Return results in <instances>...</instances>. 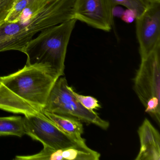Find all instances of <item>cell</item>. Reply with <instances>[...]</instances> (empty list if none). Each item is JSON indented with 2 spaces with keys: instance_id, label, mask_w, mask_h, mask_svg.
I'll list each match as a JSON object with an SVG mask.
<instances>
[{
  "instance_id": "obj_19",
  "label": "cell",
  "mask_w": 160,
  "mask_h": 160,
  "mask_svg": "<svg viewBox=\"0 0 160 160\" xmlns=\"http://www.w3.org/2000/svg\"><path fill=\"white\" fill-rule=\"evenodd\" d=\"M124 10L121 7H118V6H115L113 8L112 12L113 15L114 17L121 18L124 12Z\"/></svg>"
},
{
  "instance_id": "obj_14",
  "label": "cell",
  "mask_w": 160,
  "mask_h": 160,
  "mask_svg": "<svg viewBox=\"0 0 160 160\" xmlns=\"http://www.w3.org/2000/svg\"><path fill=\"white\" fill-rule=\"evenodd\" d=\"M112 8L122 5L135 12L137 18L141 15L146 10L149 3L146 0H109Z\"/></svg>"
},
{
  "instance_id": "obj_12",
  "label": "cell",
  "mask_w": 160,
  "mask_h": 160,
  "mask_svg": "<svg viewBox=\"0 0 160 160\" xmlns=\"http://www.w3.org/2000/svg\"><path fill=\"white\" fill-rule=\"evenodd\" d=\"M25 134L23 118L20 116L0 117V136H16L22 137Z\"/></svg>"
},
{
  "instance_id": "obj_3",
  "label": "cell",
  "mask_w": 160,
  "mask_h": 160,
  "mask_svg": "<svg viewBox=\"0 0 160 160\" xmlns=\"http://www.w3.org/2000/svg\"><path fill=\"white\" fill-rule=\"evenodd\" d=\"M134 90L145 112L160 125V46L141 59L134 79Z\"/></svg>"
},
{
  "instance_id": "obj_17",
  "label": "cell",
  "mask_w": 160,
  "mask_h": 160,
  "mask_svg": "<svg viewBox=\"0 0 160 160\" xmlns=\"http://www.w3.org/2000/svg\"><path fill=\"white\" fill-rule=\"evenodd\" d=\"M18 0H0V25L3 24Z\"/></svg>"
},
{
  "instance_id": "obj_1",
  "label": "cell",
  "mask_w": 160,
  "mask_h": 160,
  "mask_svg": "<svg viewBox=\"0 0 160 160\" xmlns=\"http://www.w3.org/2000/svg\"><path fill=\"white\" fill-rule=\"evenodd\" d=\"M77 20L71 18L48 28L28 43L26 65L41 68L55 79L64 74L67 47Z\"/></svg>"
},
{
  "instance_id": "obj_4",
  "label": "cell",
  "mask_w": 160,
  "mask_h": 160,
  "mask_svg": "<svg viewBox=\"0 0 160 160\" xmlns=\"http://www.w3.org/2000/svg\"><path fill=\"white\" fill-rule=\"evenodd\" d=\"M72 89L65 77L59 78L52 87L42 110L56 115L74 117L103 130L108 129L109 122L102 119L94 111H89L84 108L73 95Z\"/></svg>"
},
{
  "instance_id": "obj_2",
  "label": "cell",
  "mask_w": 160,
  "mask_h": 160,
  "mask_svg": "<svg viewBox=\"0 0 160 160\" xmlns=\"http://www.w3.org/2000/svg\"><path fill=\"white\" fill-rule=\"evenodd\" d=\"M1 80L11 91L41 112L57 79L41 68L26 65L13 73L2 77Z\"/></svg>"
},
{
  "instance_id": "obj_16",
  "label": "cell",
  "mask_w": 160,
  "mask_h": 160,
  "mask_svg": "<svg viewBox=\"0 0 160 160\" xmlns=\"http://www.w3.org/2000/svg\"><path fill=\"white\" fill-rule=\"evenodd\" d=\"M54 150L43 147V149L36 154L31 155H19L16 156L15 160H49L50 155Z\"/></svg>"
},
{
  "instance_id": "obj_10",
  "label": "cell",
  "mask_w": 160,
  "mask_h": 160,
  "mask_svg": "<svg viewBox=\"0 0 160 160\" xmlns=\"http://www.w3.org/2000/svg\"><path fill=\"white\" fill-rule=\"evenodd\" d=\"M41 113L63 132L80 143H86L82 137L84 128L81 121L74 117L56 115L44 110Z\"/></svg>"
},
{
  "instance_id": "obj_6",
  "label": "cell",
  "mask_w": 160,
  "mask_h": 160,
  "mask_svg": "<svg viewBox=\"0 0 160 160\" xmlns=\"http://www.w3.org/2000/svg\"><path fill=\"white\" fill-rule=\"evenodd\" d=\"M112 10L109 0H75L73 18L97 29L109 32L114 25Z\"/></svg>"
},
{
  "instance_id": "obj_11",
  "label": "cell",
  "mask_w": 160,
  "mask_h": 160,
  "mask_svg": "<svg viewBox=\"0 0 160 160\" xmlns=\"http://www.w3.org/2000/svg\"><path fill=\"white\" fill-rule=\"evenodd\" d=\"M101 154L86 144H79L63 149L53 150L49 160H99Z\"/></svg>"
},
{
  "instance_id": "obj_15",
  "label": "cell",
  "mask_w": 160,
  "mask_h": 160,
  "mask_svg": "<svg viewBox=\"0 0 160 160\" xmlns=\"http://www.w3.org/2000/svg\"><path fill=\"white\" fill-rule=\"evenodd\" d=\"M72 92L81 105L89 111H94V110L102 108L96 98L92 96H85L78 94L77 92H75L73 89H72Z\"/></svg>"
},
{
  "instance_id": "obj_8",
  "label": "cell",
  "mask_w": 160,
  "mask_h": 160,
  "mask_svg": "<svg viewBox=\"0 0 160 160\" xmlns=\"http://www.w3.org/2000/svg\"><path fill=\"white\" fill-rule=\"evenodd\" d=\"M138 133L140 149L135 160H160V133L148 119H145Z\"/></svg>"
},
{
  "instance_id": "obj_7",
  "label": "cell",
  "mask_w": 160,
  "mask_h": 160,
  "mask_svg": "<svg viewBox=\"0 0 160 160\" xmlns=\"http://www.w3.org/2000/svg\"><path fill=\"white\" fill-rule=\"evenodd\" d=\"M136 20L137 38L142 59L160 46V3H149Z\"/></svg>"
},
{
  "instance_id": "obj_5",
  "label": "cell",
  "mask_w": 160,
  "mask_h": 160,
  "mask_svg": "<svg viewBox=\"0 0 160 160\" xmlns=\"http://www.w3.org/2000/svg\"><path fill=\"white\" fill-rule=\"evenodd\" d=\"M25 134L38 140L43 147L54 150L63 149L81 143L63 132L41 112L23 118Z\"/></svg>"
},
{
  "instance_id": "obj_20",
  "label": "cell",
  "mask_w": 160,
  "mask_h": 160,
  "mask_svg": "<svg viewBox=\"0 0 160 160\" xmlns=\"http://www.w3.org/2000/svg\"><path fill=\"white\" fill-rule=\"evenodd\" d=\"M149 3H160V0H146Z\"/></svg>"
},
{
  "instance_id": "obj_13",
  "label": "cell",
  "mask_w": 160,
  "mask_h": 160,
  "mask_svg": "<svg viewBox=\"0 0 160 160\" xmlns=\"http://www.w3.org/2000/svg\"><path fill=\"white\" fill-rule=\"evenodd\" d=\"M26 6L21 13L22 17L29 20L46 6L56 0H20Z\"/></svg>"
},
{
  "instance_id": "obj_9",
  "label": "cell",
  "mask_w": 160,
  "mask_h": 160,
  "mask_svg": "<svg viewBox=\"0 0 160 160\" xmlns=\"http://www.w3.org/2000/svg\"><path fill=\"white\" fill-rule=\"evenodd\" d=\"M0 109L24 115L40 113L16 95L2 82L0 77Z\"/></svg>"
},
{
  "instance_id": "obj_18",
  "label": "cell",
  "mask_w": 160,
  "mask_h": 160,
  "mask_svg": "<svg viewBox=\"0 0 160 160\" xmlns=\"http://www.w3.org/2000/svg\"><path fill=\"white\" fill-rule=\"evenodd\" d=\"M136 18L137 15L135 12L129 9L124 11L122 16L121 17L122 19L125 23L128 24L133 22L134 20L136 19Z\"/></svg>"
}]
</instances>
